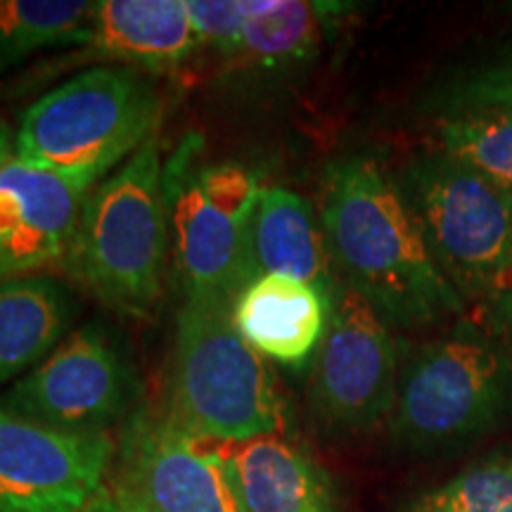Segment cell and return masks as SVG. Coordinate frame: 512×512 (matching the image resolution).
Segmentation results:
<instances>
[{
    "label": "cell",
    "instance_id": "6da1fadb",
    "mask_svg": "<svg viewBox=\"0 0 512 512\" xmlns=\"http://www.w3.org/2000/svg\"><path fill=\"white\" fill-rule=\"evenodd\" d=\"M320 223L344 285L399 328L465 311L427 247L406 197L373 157L335 159L323 174Z\"/></svg>",
    "mask_w": 512,
    "mask_h": 512
},
{
    "label": "cell",
    "instance_id": "7a4b0ae2",
    "mask_svg": "<svg viewBox=\"0 0 512 512\" xmlns=\"http://www.w3.org/2000/svg\"><path fill=\"white\" fill-rule=\"evenodd\" d=\"M166 256L164 159L152 136L88 192L64 268L95 302L147 318L162 297Z\"/></svg>",
    "mask_w": 512,
    "mask_h": 512
},
{
    "label": "cell",
    "instance_id": "3957f363",
    "mask_svg": "<svg viewBox=\"0 0 512 512\" xmlns=\"http://www.w3.org/2000/svg\"><path fill=\"white\" fill-rule=\"evenodd\" d=\"M169 420L207 444L285 432L287 408L266 358L233 320V299L185 294L176 320Z\"/></svg>",
    "mask_w": 512,
    "mask_h": 512
},
{
    "label": "cell",
    "instance_id": "277c9868",
    "mask_svg": "<svg viewBox=\"0 0 512 512\" xmlns=\"http://www.w3.org/2000/svg\"><path fill=\"white\" fill-rule=\"evenodd\" d=\"M162 112V93L145 72L95 64L31 102L15 131V157L100 183L155 136Z\"/></svg>",
    "mask_w": 512,
    "mask_h": 512
},
{
    "label": "cell",
    "instance_id": "5b68a950",
    "mask_svg": "<svg viewBox=\"0 0 512 512\" xmlns=\"http://www.w3.org/2000/svg\"><path fill=\"white\" fill-rule=\"evenodd\" d=\"M261 185L240 162H202V136L164 159L169 254L183 294L233 299L249 283L252 223Z\"/></svg>",
    "mask_w": 512,
    "mask_h": 512
},
{
    "label": "cell",
    "instance_id": "8992f818",
    "mask_svg": "<svg viewBox=\"0 0 512 512\" xmlns=\"http://www.w3.org/2000/svg\"><path fill=\"white\" fill-rule=\"evenodd\" d=\"M510 413V354L498 339L458 325L401 370L389 427L396 446L432 456L484 437Z\"/></svg>",
    "mask_w": 512,
    "mask_h": 512
},
{
    "label": "cell",
    "instance_id": "52a82bcc",
    "mask_svg": "<svg viewBox=\"0 0 512 512\" xmlns=\"http://www.w3.org/2000/svg\"><path fill=\"white\" fill-rule=\"evenodd\" d=\"M396 183L460 297L491 299L508 290L512 192L441 152L413 159Z\"/></svg>",
    "mask_w": 512,
    "mask_h": 512
},
{
    "label": "cell",
    "instance_id": "ba28073f",
    "mask_svg": "<svg viewBox=\"0 0 512 512\" xmlns=\"http://www.w3.org/2000/svg\"><path fill=\"white\" fill-rule=\"evenodd\" d=\"M138 396V370L121 339L107 325L88 323L12 384L0 411L64 434H105L126 420Z\"/></svg>",
    "mask_w": 512,
    "mask_h": 512
},
{
    "label": "cell",
    "instance_id": "9c48e42d",
    "mask_svg": "<svg viewBox=\"0 0 512 512\" xmlns=\"http://www.w3.org/2000/svg\"><path fill=\"white\" fill-rule=\"evenodd\" d=\"M399 342L389 323L349 285L339 287L316 351L309 401L332 432L361 434L392 418L399 394Z\"/></svg>",
    "mask_w": 512,
    "mask_h": 512
},
{
    "label": "cell",
    "instance_id": "30bf717a",
    "mask_svg": "<svg viewBox=\"0 0 512 512\" xmlns=\"http://www.w3.org/2000/svg\"><path fill=\"white\" fill-rule=\"evenodd\" d=\"M110 434H64L0 411V512H81L105 484Z\"/></svg>",
    "mask_w": 512,
    "mask_h": 512
},
{
    "label": "cell",
    "instance_id": "8fae6325",
    "mask_svg": "<svg viewBox=\"0 0 512 512\" xmlns=\"http://www.w3.org/2000/svg\"><path fill=\"white\" fill-rule=\"evenodd\" d=\"M150 512H238L216 444L178 430L169 415L136 411L119 441V475Z\"/></svg>",
    "mask_w": 512,
    "mask_h": 512
},
{
    "label": "cell",
    "instance_id": "7c38bea8",
    "mask_svg": "<svg viewBox=\"0 0 512 512\" xmlns=\"http://www.w3.org/2000/svg\"><path fill=\"white\" fill-rule=\"evenodd\" d=\"M95 185L12 157L0 169V280L34 275L64 261Z\"/></svg>",
    "mask_w": 512,
    "mask_h": 512
},
{
    "label": "cell",
    "instance_id": "4fadbf2b",
    "mask_svg": "<svg viewBox=\"0 0 512 512\" xmlns=\"http://www.w3.org/2000/svg\"><path fill=\"white\" fill-rule=\"evenodd\" d=\"M339 10L311 0H247L238 41L221 57V76L238 93L283 86L316 60Z\"/></svg>",
    "mask_w": 512,
    "mask_h": 512
},
{
    "label": "cell",
    "instance_id": "5bb4252c",
    "mask_svg": "<svg viewBox=\"0 0 512 512\" xmlns=\"http://www.w3.org/2000/svg\"><path fill=\"white\" fill-rule=\"evenodd\" d=\"M216 448L238 512H342L330 472L283 432Z\"/></svg>",
    "mask_w": 512,
    "mask_h": 512
},
{
    "label": "cell",
    "instance_id": "9a60e30c",
    "mask_svg": "<svg viewBox=\"0 0 512 512\" xmlns=\"http://www.w3.org/2000/svg\"><path fill=\"white\" fill-rule=\"evenodd\" d=\"M200 48L185 0H100L76 62L164 72Z\"/></svg>",
    "mask_w": 512,
    "mask_h": 512
},
{
    "label": "cell",
    "instance_id": "2e32d148",
    "mask_svg": "<svg viewBox=\"0 0 512 512\" xmlns=\"http://www.w3.org/2000/svg\"><path fill=\"white\" fill-rule=\"evenodd\" d=\"M335 302L290 275H259L233 302L235 328L256 354L302 368L328 332Z\"/></svg>",
    "mask_w": 512,
    "mask_h": 512
},
{
    "label": "cell",
    "instance_id": "e0dca14e",
    "mask_svg": "<svg viewBox=\"0 0 512 512\" xmlns=\"http://www.w3.org/2000/svg\"><path fill=\"white\" fill-rule=\"evenodd\" d=\"M259 275H290L318 287L332 302L342 287L332 278V254L311 202L278 185L261 188L252 223L249 283Z\"/></svg>",
    "mask_w": 512,
    "mask_h": 512
},
{
    "label": "cell",
    "instance_id": "ac0fdd59",
    "mask_svg": "<svg viewBox=\"0 0 512 512\" xmlns=\"http://www.w3.org/2000/svg\"><path fill=\"white\" fill-rule=\"evenodd\" d=\"M74 313V294L53 275L0 280V387L22 380L53 354Z\"/></svg>",
    "mask_w": 512,
    "mask_h": 512
},
{
    "label": "cell",
    "instance_id": "d6986e66",
    "mask_svg": "<svg viewBox=\"0 0 512 512\" xmlns=\"http://www.w3.org/2000/svg\"><path fill=\"white\" fill-rule=\"evenodd\" d=\"M95 3L86 0H0V74L48 48H79Z\"/></svg>",
    "mask_w": 512,
    "mask_h": 512
},
{
    "label": "cell",
    "instance_id": "ffe728a7",
    "mask_svg": "<svg viewBox=\"0 0 512 512\" xmlns=\"http://www.w3.org/2000/svg\"><path fill=\"white\" fill-rule=\"evenodd\" d=\"M437 140L441 155L512 192V110L475 107L446 112L439 119Z\"/></svg>",
    "mask_w": 512,
    "mask_h": 512
},
{
    "label": "cell",
    "instance_id": "44dd1931",
    "mask_svg": "<svg viewBox=\"0 0 512 512\" xmlns=\"http://www.w3.org/2000/svg\"><path fill=\"white\" fill-rule=\"evenodd\" d=\"M401 512H512V453H494L465 467Z\"/></svg>",
    "mask_w": 512,
    "mask_h": 512
},
{
    "label": "cell",
    "instance_id": "7402d4cb",
    "mask_svg": "<svg viewBox=\"0 0 512 512\" xmlns=\"http://www.w3.org/2000/svg\"><path fill=\"white\" fill-rule=\"evenodd\" d=\"M475 107L512 110V55L479 69L453 88H448L444 98L446 112L475 110Z\"/></svg>",
    "mask_w": 512,
    "mask_h": 512
},
{
    "label": "cell",
    "instance_id": "603a6c76",
    "mask_svg": "<svg viewBox=\"0 0 512 512\" xmlns=\"http://www.w3.org/2000/svg\"><path fill=\"white\" fill-rule=\"evenodd\" d=\"M200 48H211L221 57L238 41L247 17V0H185Z\"/></svg>",
    "mask_w": 512,
    "mask_h": 512
},
{
    "label": "cell",
    "instance_id": "cb8c5ba5",
    "mask_svg": "<svg viewBox=\"0 0 512 512\" xmlns=\"http://www.w3.org/2000/svg\"><path fill=\"white\" fill-rule=\"evenodd\" d=\"M81 512H150L147 505L133 494L121 479L114 477L112 484H102L100 491Z\"/></svg>",
    "mask_w": 512,
    "mask_h": 512
},
{
    "label": "cell",
    "instance_id": "d4e9b609",
    "mask_svg": "<svg viewBox=\"0 0 512 512\" xmlns=\"http://www.w3.org/2000/svg\"><path fill=\"white\" fill-rule=\"evenodd\" d=\"M489 320L496 330V339L512 358V290L491 297Z\"/></svg>",
    "mask_w": 512,
    "mask_h": 512
},
{
    "label": "cell",
    "instance_id": "484cf974",
    "mask_svg": "<svg viewBox=\"0 0 512 512\" xmlns=\"http://www.w3.org/2000/svg\"><path fill=\"white\" fill-rule=\"evenodd\" d=\"M12 157H15V133L10 131L5 119H0V169H3Z\"/></svg>",
    "mask_w": 512,
    "mask_h": 512
},
{
    "label": "cell",
    "instance_id": "4316f807",
    "mask_svg": "<svg viewBox=\"0 0 512 512\" xmlns=\"http://www.w3.org/2000/svg\"><path fill=\"white\" fill-rule=\"evenodd\" d=\"M508 290H512V278H510V287H508ZM508 290H505V292H508Z\"/></svg>",
    "mask_w": 512,
    "mask_h": 512
}]
</instances>
